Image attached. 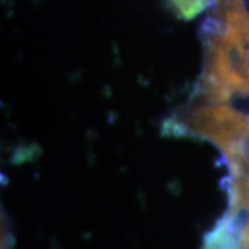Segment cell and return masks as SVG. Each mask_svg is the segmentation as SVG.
I'll list each match as a JSON object with an SVG mask.
<instances>
[{"label": "cell", "instance_id": "6da1fadb", "mask_svg": "<svg viewBox=\"0 0 249 249\" xmlns=\"http://www.w3.org/2000/svg\"><path fill=\"white\" fill-rule=\"evenodd\" d=\"M176 118L178 137H198L216 145L230 176L249 175V115L232 101L201 100Z\"/></svg>", "mask_w": 249, "mask_h": 249}, {"label": "cell", "instance_id": "7a4b0ae2", "mask_svg": "<svg viewBox=\"0 0 249 249\" xmlns=\"http://www.w3.org/2000/svg\"><path fill=\"white\" fill-rule=\"evenodd\" d=\"M172 7L178 17L191 19L201 14L208 6L216 3V0H169Z\"/></svg>", "mask_w": 249, "mask_h": 249}, {"label": "cell", "instance_id": "3957f363", "mask_svg": "<svg viewBox=\"0 0 249 249\" xmlns=\"http://www.w3.org/2000/svg\"><path fill=\"white\" fill-rule=\"evenodd\" d=\"M240 248L249 249V216L244 223L240 232Z\"/></svg>", "mask_w": 249, "mask_h": 249}, {"label": "cell", "instance_id": "277c9868", "mask_svg": "<svg viewBox=\"0 0 249 249\" xmlns=\"http://www.w3.org/2000/svg\"><path fill=\"white\" fill-rule=\"evenodd\" d=\"M247 1H248V4H249V0H247Z\"/></svg>", "mask_w": 249, "mask_h": 249}]
</instances>
